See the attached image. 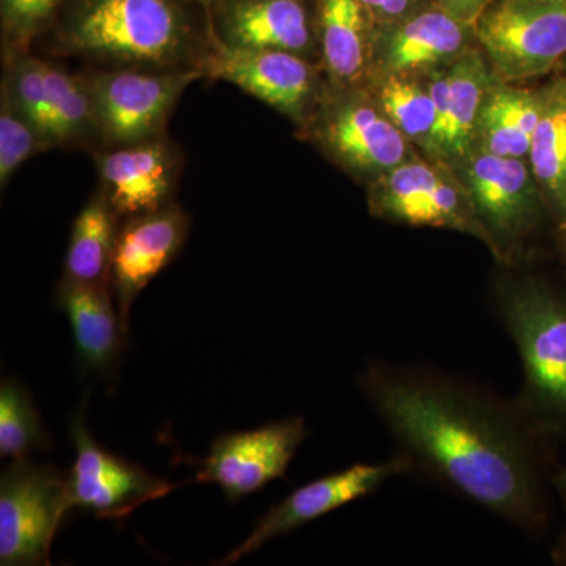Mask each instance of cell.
I'll return each mask as SVG.
<instances>
[{
	"instance_id": "484cf974",
	"label": "cell",
	"mask_w": 566,
	"mask_h": 566,
	"mask_svg": "<svg viewBox=\"0 0 566 566\" xmlns=\"http://www.w3.org/2000/svg\"><path fill=\"white\" fill-rule=\"evenodd\" d=\"M379 104L406 139L430 147L436 126L434 102L430 88L406 80L403 74H392L379 88Z\"/></svg>"
},
{
	"instance_id": "8fae6325",
	"label": "cell",
	"mask_w": 566,
	"mask_h": 566,
	"mask_svg": "<svg viewBox=\"0 0 566 566\" xmlns=\"http://www.w3.org/2000/svg\"><path fill=\"white\" fill-rule=\"evenodd\" d=\"M371 210L390 221L457 230L488 244L465 189L447 181L427 163L405 161L389 170L371 193Z\"/></svg>"
},
{
	"instance_id": "836d02e7",
	"label": "cell",
	"mask_w": 566,
	"mask_h": 566,
	"mask_svg": "<svg viewBox=\"0 0 566 566\" xmlns=\"http://www.w3.org/2000/svg\"><path fill=\"white\" fill-rule=\"evenodd\" d=\"M564 238H565V243H566V232H565V234H564Z\"/></svg>"
},
{
	"instance_id": "277c9868",
	"label": "cell",
	"mask_w": 566,
	"mask_h": 566,
	"mask_svg": "<svg viewBox=\"0 0 566 566\" xmlns=\"http://www.w3.org/2000/svg\"><path fill=\"white\" fill-rule=\"evenodd\" d=\"M71 510L69 474L29 458L0 479V565H51L52 539Z\"/></svg>"
},
{
	"instance_id": "8992f818",
	"label": "cell",
	"mask_w": 566,
	"mask_h": 566,
	"mask_svg": "<svg viewBox=\"0 0 566 566\" xmlns=\"http://www.w3.org/2000/svg\"><path fill=\"white\" fill-rule=\"evenodd\" d=\"M464 189L490 249L502 263H515L542 222L545 197L531 164L491 153H472L464 161Z\"/></svg>"
},
{
	"instance_id": "603a6c76",
	"label": "cell",
	"mask_w": 566,
	"mask_h": 566,
	"mask_svg": "<svg viewBox=\"0 0 566 566\" xmlns=\"http://www.w3.org/2000/svg\"><path fill=\"white\" fill-rule=\"evenodd\" d=\"M324 62L335 80L352 84L367 62L364 3L360 0H322Z\"/></svg>"
},
{
	"instance_id": "2e32d148",
	"label": "cell",
	"mask_w": 566,
	"mask_h": 566,
	"mask_svg": "<svg viewBox=\"0 0 566 566\" xmlns=\"http://www.w3.org/2000/svg\"><path fill=\"white\" fill-rule=\"evenodd\" d=\"M104 192L118 216L159 210L172 191L175 161L161 140L120 147L99 158Z\"/></svg>"
},
{
	"instance_id": "52a82bcc",
	"label": "cell",
	"mask_w": 566,
	"mask_h": 566,
	"mask_svg": "<svg viewBox=\"0 0 566 566\" xmlns=\"http://www.w3.org/2000/svg\"><path fill=\"white\" fill-rule=\"evenodd\" d=\"M203 77L199 69L153 74L134 70L93 74L87 81L96 129L128 147L158 139L181 93Z\"/></svg>"
},
{
	"instance_id": "cb8c5ba5",
	"label": "cell",
	"mask_w": 566,
	"mask_h": 566,
	"mask_svg": "<svg viewBox=\"0 0 566 566\" xmlns=\"http://www.w3.org/2000/svg\"><path fill=\"white\" fill-rule=\"evenodd\" d=\"M50 434L31 394L13 379L0 386V455L11 460H24L33 452L50 450Z\"/></svg>"
},
{
	"instance_id": "83f0119b",
	"label": "cell",
	"mask_w": 566,
	"mask_h": 566,
	"mask_svg": "<svg viewBox=\"0 0 566 566\" xmlns=\"http://www.w3.org/2000/svg\"><path fill=\"white\" fill-rule=\"evenodd\" d=\"M43 147H48V145L41 139L31 122L18 109L9 88L3 85L2 107H0V182H2V188L10 181L11 175L17 172L33 153Z\"/></svg>"
},
{
	"instance_id": "d6a6232c",
	"label": "cell",
	"mask_w": 566,
	"mask_h": 566,
	"mask_svg": "<svg viewBox=\"0 0 566 566\" xmlns=\"http://www.w3.org/2000/svg\"><path fill=\"white\" fill-rule=\"evenodd\" d=\"M553 560L558 565H566V528L560 538H558L556 546H554Z\"/></svg>"
},
{
	"instance_id": "5bb4252c",
	"label": "cell",
	"mask_w": 566,
	"mask_h": 566,
	"mask_svg": "<svg viewBox=\"0 0 566 566\" xmlns=\"http://www.w3.org/2000/svg\"><path fill=\"white\" fill-rule=\"evenodd\" d=\"M479 52H463L447 71L434 74L430 88L436 126L430 150L450 161H465L475 144L476 122L488 88L490 69Z\"/></svg>"
},
{
	"instance_id": "44dd1931",
	"label": "cell",
	"mask_w": 566,
	"mask_h": 566,
	"mask_svg": "<svg viewBox=\"0 0 566 566\" xmlns=\"http://www.w3.org/2000/svg\"><path fill=\"white\" fill-rule=\"evenodd\" d=\"M465 44L463 22L446 10L417 14L390 36L386 65L392 74L415 73L460 57Z\"/></svg>"
},
{
	"instance_id": "6da1fadb",
	"label": "cell",
	"mask_w": 566,
	"mask_h": 566,
	"mask_svg": "<svg viewBox=\"0 0 566 566\" xmlns=\"http://www.w3.org/2000/svg\"><path fill=\"white\" fill-rule=\"evenodd\" d=\"M357 387L408 475L433 483L528 536L551 524L556 442L515 397L427 364L371 360ZM554 493V491H553Z\"/></svg>"
},
{
	"instance_id": "d6986e66",
	"label": "cell",
	"mask_w": 566,
	"mask_h": 566,
	"mask_svg": "<svg viewBox=\"0 0 566 566\" xmlns=\"http://www.w3.org/2000/svg\"><path fill=\"white\" fill-rule=\"evenodd\" d=\"M307 14L297 0H241L227 18V44L303 54L311 46Z\"/></svg>"
},
{
	"instance_id": "1f68e13d",
	"label": "cell",
	"mask_w": 566,
	"mask_h": 566,
	"mask_svg": "<svg viewBox=\"0 0 566 566\" xmlns=\"http://www.w3.org/2000/svg\"><path fill=\"white\" fill-rule=\"evenodd\" d=\"M553 491L554 494L557 495L558 501H560L562 506H564V512L566 515V468L554 472Z\"/></svg>"
},
{
	"instance_id": "7402d4cb",
	"label": "cell",
	"mask_w": 566,
	"mask_h": 566,
	"mask_svg": "<svg viewBox=\"0 0 566 566\" xmlns=\"http://www.w3.org/2000/svg\"><path fill=\"white\" fill-rule=\"evenodd\" d=\"M117 218V211L104 191L93 196L91 202L85 205L71 230L65 279L92 285H111L112 259L120 232Z\"/></svg>"
},
{
	"instance_id": "ba28073f",
	"label": "cell",
	"mask_w": 566,
	"mask_h": 566,
	"mask_svg": "<svg viewBox=\"0 0 566 566\" xmlns=\"http://www.w3.org/2000/svg\"><path fill=\"white\" fill-rule=\"evenodd\" d=\"M84 403L70 423L76 460L69 474L71 510L81 509L98 520L122 521L147 502L158 501L172 491L167 480L147 469L112 455L93 439L85 423Z\"/></svg>"
},
{
	"instance_id": "30bf717a",
	"label": "cell",
	"mask_w": 566,
	"mask_h": 566,
	"mask_svg": "<svg viewBox=\"0 0 566 566\" xmlns=\"http://www.w3.org/2000/svg\"><path fill=\"white\" fill-rule=\"evenodd\" d=\"M398 475H408V464L394 453L381 463L353 464L344 471L297 488L273 509L268 510L248 538L234 547L221 565L234 564L248 554L262 549L277 536L292 534L340 506L375 494L379 488Z\"/></svg>"
},
{
	"instance_id": "f1b7e54d",
	"label": "cell",
	"mask_w": 566,
	"mask_h": 566,
	"mask_svg": "<svg viewBox=\"0 0 566 566\" xmlns=\"http://www.w3.org/2000/svg\"><path fill=\"white\" fill-rule=\"evenodd\" d=\"M59 0H2L3 22L14 43H25L46 20Z\"/></svg>"
},
{
	"instance_id": "3957f363",
	"label": "cell",
	"mask_w": 566,
	"mask_h": 566,
	"mask_svg": "<svg viewBox=\"0 0 566 566\" xmlns=\"http://www.w3.org/2000/svg\"><path fill=\"white\" fill-rule=\"evenodd\" d=\"M475 32L502 82L543 76L566 55V0H488Z\"/></svg>"
},
{
	"instance_id": "9a60e30c",
	"label": "cell",
	"mask_w": 566,
	"mask_h": 566,
	"mask_svg": "<svg viewBox=\"0 0 566 566\" xmlns=\"http://www.w3.org/2000/svg\"><path fill=\"white\" fill-rule=\"evenodd\" d=\"M335 158L364 172H389L406 158V137L385 112L360 102L342 103L319 126Z\"/></svg>"
},
{
	"instance_id": "4fadbf2b",
	"label": "cell",
	"mask_w": 566,
	"mask_h": 566,
	"mask_svg": "<svg viewBox=\"0 0 566 566\" xmlns=\"http://www.w3.org/2000/svg\"><path fill=\"white\" fill-rule=\"evenodd\" d=\"M189 219L180 208L133 216L118 232L111 268V286L123 334L128 337L129 314L142 290L178 255Z\"/></svg>"
},
{
	"instance_id": "d4e9b609",
	"label": "cell",
	"mask_w": 566,
	"mask_h": 566,
	"mask_svg": "<svg viewBox=\"0 0 566 566\" xmlns=\"http://www.w3.org/2000/svg\"><path fill=\"white\" fill-rule=\"evenodd\" d=\"M46 84L52 145L71 144L96 129L93 104L85 85L50 63Z\"/></svg>"
},
{
	"instance_id": "ffe728a7",
	"label": "cell",
	"mask_w": 566,
	"mask_h": 566,
	"mask_svg": "<svg viewBox=\"0 0 566 566\" xmlns=\"http://www.w3.org/2000/svg\"><path fill=\"white\" fill-rule=\"evenodd\" d=\"M528 164L553 212L562 237L566 232V77L542 93V112L532 136Z\"/></svg>"
},
{
	"instance_id": "ac0fdd59",
	"label": "cell",
	"mask_w": 566,
	"mask_h": 566,
	"mask_svg": "<svg viewBox=\"0 0 566 566\" xmlns=\"http://www.w3.org/2000/svg\"><path fill=\"white\" fill-rule=\"evenodd\" d=\"M542 112V93L512 87L509 82L488 88L476 122L479 151L527 159Z\"/></svg>"
},
{
	"instance_id": "5b68a950",
	"label": "cell",
	"mask_w": 566,
	"mask_h": 566,
	"mask_svg": "<svg viewBox=\"0 0 566 566\" xmlns=\"http://www.w3.org/2000/svg\"><path fill=\"white\" fill-rule=\"evenodd\" d=\"M69 43L93 57L167 65L181 57L185 31L166 0H95Z\"/></svg>"
},
{
	"instance_id": "4316f807",
	"label": "cell",
	"mask_w": 566,
	"mask_h": 566,
	"mask_svg": "<svg viewBox=\"0 0 566 566\" xmlns=\"http://www.w3.org/2000/svg\"><path fill=\"white\" fill-rule=\"evenodd\" d=\"M48 63L31 55H22L11 66L9 80L3 82L21 114L31 122L44 144L50 147V104L46 84Z\"/></svg>"
},
{
	"instance_id": "7c38bea8",
	"label": "cell",
	"mask_w": 566,
	"mask_h": 566,
	"mask_svg": "<svg viewBox=\"0 0 566 566\" xmlns=\"http://www.w3.org/2000/svg\"><path fill=\"white\" fill-rule=\"evenodd\" d=\"M197 69L203 76L230 82L294 118L304 114L314 96V71L294 52L252 50L221 43L205 55Z\"/></svg>"
},
{
	"instance_id": "4dcf8cb0",
	"label": "cell",
	"mask_w": 566,
	"mask_h": 566,
	"mask_svg": "<svg viewBox=\"0 0 566 566\" xmlns=\"http://www.w3.org/2000/svg\"><path fill=\"white\" fill-rule=\"evenodd\" d=\"M485 0H444L447 10L450 14L460 20V14H469L471 11H475L479 17L480 11L485 7ZM461 21V20H460Z\"/></svg>"
},
{
	"instance_id": "e0dca14e",
	"label": "cell",
	"mask_w": 566,
	"mask_h": 566,
	"mask_svg": "<svg viewBox=\"0 0 566 566\" xmlns=\"http://www.w3.org/2000/svg\"><path fill=\"white\" fill-rule=\"evenodd\" d=\"M111 285H92L63 277L57 305L69 315L82 370L109 378L120 360L123 334Z\"/></svg>"
},
{
	"instance_id": "7a4b0ae2",
	"label": "cell",
	"mask_w": 566,
	"mask_h": 566,
	"mask_svg": "<svg viewBox=\"0 0 566 566\" xmlns=\"http://www.w3.org/2000/svg\"><path fill=\"white\" fill-rule=\"evenodd\" d=\"M493 311L523 365L515 400L558 444L566 439V292L536 275L505 277L495 285Z\"/></svg>"
},
{
	"instance_id": "f546056e",
	"label": "cell",
	"mask_w": 566,
	"mask_h": 566,
	"mask_svg": "<svg viewBox=\"0 0 566 566\" xmlns=\"http://www.w3.org/2000/svg\"><path fill=\"white\" fill-rule=\"evenodd\" d=\"M367 9L378 11L386 17H398L405 13L412 0H360Z\"/></svg>"
},
{
	"instance_id": "9c48e42d",
	"label": "cell",
	"mask_w": 566,
	"mask_h": 566,
	"mask_svg": "<svg viewBox=\"0 0 566 566\" xmlns=\"http://www.w3.org/2000/svg\"><path fill=\"white\" fill-rule=\"evenodd\" d=\"M307 436V424L300 416L243 433L219 436L210 455L197 461L200 469L193 480L218 485L230 502H237L285 476Z\"/></svg>"
}]
</instances>
